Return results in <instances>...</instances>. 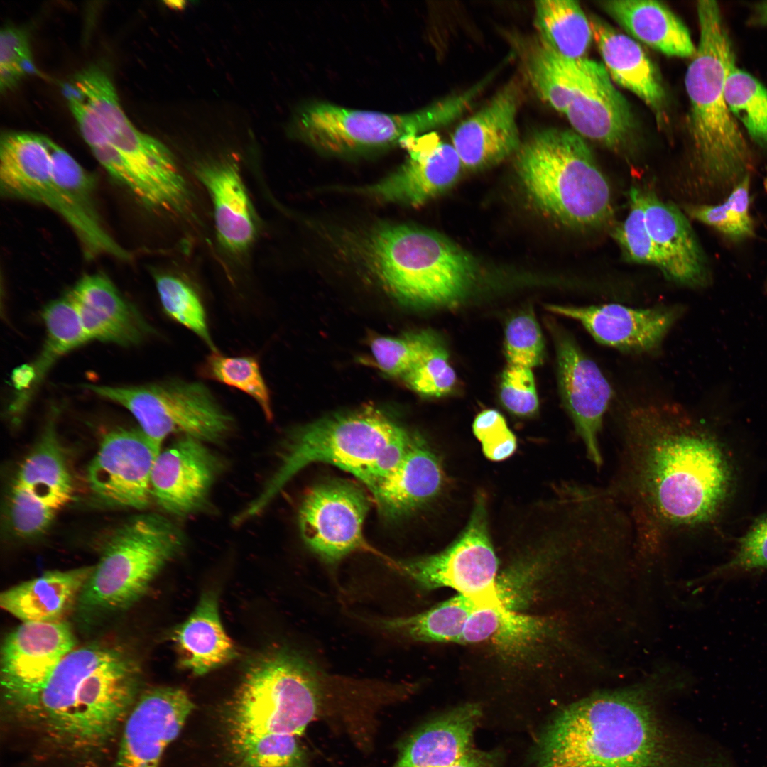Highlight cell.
<instances>
[{
	"instance_id": "1",
	"label": "cell",
	"mask_w": 767,
	"mask_h": 767,
	"mask_svg": "<svg viewBox=\"0 0 767 767\" xmlns=\"http://www.w3.org/2000/svg\"><path fill=\"white\" fill-rule=\"evenodd\" d=\"M619 426L605 487L631 521L634 555L650 560L716 516L731 471L717 440L681 406L637 404Z\"/></svg>"
},
{
	"instance_id": "2",
	"label": "cell",
	"mask_w": 767,
	"mask_h": 767,
	"mask_svg": "<svg viewBox=\"0 0 767 767\" xmlns=\"http://www.w3.org/2000/svg\"><path fill=\"white\" fill-rule=\"evenodd\" d=\"M141 676L136 660L119 646L75 648L40 692L8 715L53 747L95 753L123 728L140 696Z\"/></svg>"
},
{
	"instance_id": "3",
	"label": "cell",
	"mask_w": 767,
	"mask_h": 767,
	"mask_svg": "<svg viewBox=\"0 0 767 767\" xmlns=\"http://www.w3.org/2000/svg\"><path fill=\"white\" fill-rule=\"evenodd\" d=\"M679 758L642 687L594 693L563 707L534 750L538 767H678Z\"/></svg>"
},
{
	"instance_id": "4",
	"label": "cell",
	"mask_w": 767,
	"mask_h": 767,
	"mask_svg": "<svg viewBox=\"0 0 767 767\" xmlns=\"http://www.w3.org/2000/svg\"><path fill=\"white\" fill-rule=\"evenodd\" d=\"M418 435L371 406L297 428L282 443L274 472L241 516L249 521L260 515L295 474L315 462L338 467L366 486L396 466Z\"/></svg>"
},
{
	"instance_id": "5",
	"label": "cell",
	"mask_w": 767,
	"mask_h": 767,
	"mask_svg": "<svg viewBox=\"0 0 767 767\" xmlns=\"http://www.w3.org/2000/svg\"><path fill=\"white\" fill-rule=\"evenodd\" d=\"M344 244L390 295L408 305L456 304L477 280L473 257L447 237L425 228L380 225L350 236Z\"/></svg>"
},
{
	"instance_id": "6",
	"label": "cell",
	"mask_w": 767,
	"mask_h": 767,
	"mask_svg": "<svg viewBox=\"0 0 767 767\" xmlns=\"http://www.w3.org/2000/svg\"><path fill=\"white\" fill-rule=\"evenodd\" d=\"M700 39L685 77L694 161L709 183L734 187L753 168V156L725 98L726 79L736 66L719 6L699 1Z\"/></svg>"
},
{
	"instance_id": "7",
	"label": "cell",
	"mask_w": 767,
	"mask_h": 767,
	"mask_svg": "<svg viewBox=\"0 0 767 767\" xmlns=\"http://www.w3.org/2000/svg\"><path fill=\"white\" fill-rule=\"evenodd\" d=\"M363 681L330 673L296 651L273 650L244 674L231 707L232 736H300L329 699Z\"/></svg>"
},
{
	"instance_id": "8",
	"label": "cell",
	"mask_w": 767,
	"mask_h": 767,
	"mask_svg": "<svg viewBox=\"0 0 767 767\" xmlns=\"http://www.w3.org/2000/svg\"><path fill=\"white\" fill-rule=\"evenodd\" d=\"M518 178L543 212L570 227L592 229L613 215L609 185L584 138L573 130L534 133L516 153Z\"/></svg>"
},
{
	"instance_id": "9",
	"label": "cell",
	"mask_w": 767,
	"mask_h": 767,
	"mask_svg": "<svg viewBox=\"0 0 767 767\" xmlns=\"http://www.w3.org/2000/svg\"><path fill=\"white\" fill-rule=\"evenodd\" d=\"M63 93L82 138L115 181L129 190L136 179L147 183L164 172L170 151L132 124L104 70H82L64 85Z\"/></svg>"
},
{
	"instance_id": "10",
	"label": "cell",
	"mask_w": 767,
	"mask_h": 767,
	"mask_svg": "<svg viewBox=\"0 0 767 767\" xmlns=\"http://www.w3.org/2000/svg\"><path fill=\"white\" fill-rule=\"evenodd\" d=\"M479 89L438 100L409 113H386L344 107L327 102H313L296 114L293 131L303 142L328 155L347 156L379 151L404 139L428 133L459 117Z\"/></svg>"
},
{
	"instance_id": "11",
	"label": "cell",
	"mask_w": 767,
	"mask_h": 767,
	"mask_svg": "<svg viewBox=\"0 0 767 767\" xmlns=\"http://www.w3.org/2000/svg\"><path fill=\"white\" fill-rule=\"evenodd\" d=\"M186 543L183 531L163 516L148 513L131 518L105 544L79 597V608L99 613L130 607Z\"/></svg>"
},
{
	"instance_id": "12",
	"label": "cell",
	"mask_w": 767,
	"mask_h": 767,
	"mask_svg": "<svg viewBox=\"0 0 767 767\" xmlns=\"http://www.w3.org/2000/svg\"><path fill=\"white\" fill-rule=\"evenodd\" d=\"M85 386L126 408L141 430L160 447L173 434L217 444L233 431L232 417L200 382L175 379L134 386Z\"/></svg>"
},
{
	"instance_id": "13",
	"label": "cell",
	"mask_w": 767,
	"mask_h": 767,
	"mask_svg": "<svg viewBox=\"0 0 767 767\" xmlns=\"http://www.w3.org/2000/svg\"><path fill=\"white\" fill-rule=\"evenodd\" d=\"M395 564L425 590L448 587L469 596L496 590L499 560L489 535L484 496L477 497L465 528L447 548Z\"/></svg>"
},
{
	"instance_id": "14",
	"label": "cell",
	"mask_w": 767,
	"mask_h": 767,
	"mask_svg": "<svg viewBox=\"0 0 767 767\" xmlns=\"http://www.w3.org/2000/svg\"><path fill=\"white\" fill-rule=\"evenodd\" d=\"M369 506L364 491L352 483L318 484L305 495L299 509L301 536L322 560L336 563L366 548L363 526Z\"/></svg>"
},
{
	"instance_id": "15",
	"label": "cell",
	"mask_w": 767,
	"mask_h": 767,
	"mask_svg": "<svg viewBox=\"0 0 767 767\" xmlns=\"http://www.w3.org/2000/svg\"><path fill=\"white\" fill-rule=\"evenodd\" d=\"M75 644L65 621L22 622L6 636L1 651V684L7 714L40 692Z\"/></svg>"
},
{
	"instance_id": "16",
	"label": "cell",
	"mask_w": 767,
	"mask_h": 767,
	"mask_svg": "<svg viewBox=\"0 0 767 767\" xmlns=\"http://www.w3.org/2000/svg\"><path fill=\"white\" fill-rule=\"evenodd\" d=\"M561 58L571 85L564 115L575 131L610 149L624 148L633 134L635 121L604 65L588 58Z\"/></svg>"
},
{
	"instance_id": "17",
	"label": "cell",
	"mask_w": 767,
	"mask_h": 767,
	"mask_svg": "<svg viewBox=\"0 0 767 767\" xmlns=\"http://www.w3.org/2000/svg\"><path fill=\"white\" fill-rule=\"evenodd\" d=\"M161 451L141 429L111 431L88 467L91 489L108 504L144 509L152 497L151 474Z\"/></svg>"
},
{
	"instance_id": "18",
	"label": "cell",
	"mask_w": 767,
	"mask_h": 767,
	"mask_svg": "<svg viewBox=\"0 0 767 767\" xmlns=\"http://www.w3.org/2000/svg\"><path fill=\"white\" fill-rule=\"evenodd\" d=\"M557 382L562 403L590 462L600 469L604 464L599 435L612 389L596 363L574 338L555 327Z\"/></svg>"
},
{
	"instance_id": "19",
	"label": "cell",
	"mask_w": 767,
	"mask_h": 767,
	"mask_svg": "<svg viewBox=\"0 0 767 767\" xmlns=\"http://www.w3.org/2000/svg\"><path fill=\"white\" fill-rule=\"evenodd\" d=\"M224 467L222 458L207 443L181 436L156 459L151 480L152 497L169 514H197L207 507Z\"/></svg>"
},
{
	"instance_id": "20",
	"label": "cell",
	"mask_w": 767,
	"mask_h": 767,
	"mask_svg": "<svg viewBox=\"0 0 767 767\" xmlns=\"http://www.w3.org/2000/svg\"><path fill=\"white\" fill-rule=\"evenodd\" d=\"M400 146L408 152L396 171L357 192L386 202L420 205L452 187L463 168L453 145L435 132L408 137Z\"/></svg>"
},
{
	"instance_id": "21",
	"label": "cell",
	"mask_w": 767,
	"mask_h": 767,
	"mask_svg": "<svg viewBox=\"0 0 767 767\" xmlns=\"http://www.w3.org/2000/svg\"><path fill=\"white\" fill-rule=\"evenodd\" d=\"M184 690L151 688L140 695L122 728L115 767H159L194 709Z\"/></svg>"
},
{
	"instance_id": "22",
	"label": "cell",
	"mask_w": 767,
	"mask_h": 767,
	"mask_svg": "<svg viewBox=\"0 0 767 767\" xmlns=\"http://www.w3.org/2000/svg\"><path fill=\"white\" fill-rule=\"evenodd\" d=\"M546 309L578 321L598 343L630 353L658 349L682 316L681 307L633 308L620 304L570 306L550 304Z\"/></svg>"
},
{
	"instance_id": "23",
	"label": "cell",
	"mask_w": 767,
	"mask_h": 767,
	"mask_svg": "<svg viewBox=\"0 0 767 767\" xmlns=\"http://www.w3.org/2000/svg\"><path fill=\"white\" fill-rule=\"evenodd\" d=\"M520 99V86L511 80L456 128L452 144L463 167L482 169L516 153L522 143L517 124Z\"/></svg>"
},
{
	"instance_id": "24",
	"label": "cell",
	"mask_w": 767,
	"mask_h": 767,
	"mask_svg": "<svg viewBox=\"0 0 767 767\" xmlns=\"http://www.w3.org/2000/svg\"><path fill=\"white\" fill-rule=\"evenodd\" d=\"M67 295L89 341L131 346L152 332L140 312L103 273L85 275Z\"/></svg>"
},
{
	"instance_id": "25",
	"label": "cell",
	"mask_w": 767,
	"mask_h": 767,
	"mask_svg": "<svg viewBox=\"0 0 767 767\" xmlns=\"http://www.w3.org/2000/svg\"><path fill=\"white\" fill-rule=\"evenodd\" d=\"M648 231L659 252L666 278L691 288L708 286L712 276L706 256L686 217L652 192H643Z\"/></svg>"
},
{
	"instance_id": "26",
	"label": "cell",
	"mask_w": 767,
	"mask_h": 767,
	"mask_svg": "<svg viewBox=\"0 0 767 767\" xmlns=\"http://www.w3.org/2000/svg\"><path fill=\"white\" fill-rule=\"evenodd\" d=\"M53 179L65 206L63 219L80 239L85 256L104 254L129 260L130 254L103 227L97 212L94 193L96 181L68 152L47 138Z\"/></svg>"
},
{
	"instance_id": "27",
	"label": "cell",
	"mask_w": 767,
	"mask_h": 767,
	"mask_svg": "<svg viewBox=\"0 0 767 767\" xmlns=\"http://www.w3.org/2000/svg\"><path fill=\"white\" fill-rule=\"evenodd\" d=\"M48 137L11 131L0 141V188L6 197L43 205L60 216L64 205L53 179Z\"/></svg>"
},
{
	"instance_id": "28",
	"label": "cell",
	"mask_w": 767,
	"mask_h": 767,
	"mask_svg": "<svg viewBox=\"0 0 767 767\" xmlns=\"http://www.w3.org/2000/svg\"><path fill=\"white\" fill-rule=\"evenodd\" d=\"M442 483L440 462L418 435L396 465L366 486L381 515L395 519L434 499Z\"/></svg>"
},
{
	"instance_id": "29",
	"label": "cell",
	"mask_w": 767,
	"mask_h": 767,
	"mask_svg": "<svg viewBox=\"0 0 767 767\" xmlns=\"http://www.w3.org/2000/svg\"><path fill=\"white\" fill-rule=\"evenodd\" d=\"M593 40L610 77L639 97L663 120L665 94L658 70L640 45L596 15L589 17Z\"/></svg>"
},
{
	"instance_id": "30",
	"label": "cell",
	"mask_w": 767,
	"mask_h": 767,
	"mask_svg": "<svg viewBox=\"0 0 767 767\" xmlns=\"http://www.w3.org/2000/svg\"><path fill=\"white\" fill-rule=\"evenodd\" d=\"M196 175L210 195L221 244L231 253L244 252L255 239L256 219L238 166L227 161L206 163Z\"/></svg>"
},
{
	"instance_id": "31",
	"label": "cell",
	"mask_w": 767,
	"mask_h": 767,
	"mask_svg": "<svg viewBox=\"0 0 767 767\" xmlns=\"http://www.w3.org/2000/svg\"><path fill=\"white\" fill-rule=\"evenodd\" d=\"M93 567L46 572L2 592L0 605L22 622L63 621L77 603Z\"/></svg>"
},
{
	"instance_id": "32",
	"label": "cell",
	"mask_w": 767,
	"mask_h": 767,
	"mask_svg": "<svg viewBox=\"0 0 767 767\" xmlns=\"http://www.w3.org/2000/svg\"><path fill=\"white\" fill-rule=\"evenodd\" d=\"M481 709L457 707L427 723L403 745L394 767H447L472 749Z\"/></svg>"
},
{
	"instance_id": "33",
	"label": "cell",
	"mask_w": 767,
	"mask_h": 767,
	"mask_svg": "<svg viewBox=\"0 0 767 767\" xmlns=\"http://www.w3.org/2000/svg\"><path fill=\"white\" fill-rule=\"evenodd\" d=\"M179 665L196 675L218 668L237 656L221 622L215 593H203L198 604L170 635Z\"/></svg>"
},
{
	"instance_id": "34",
	"label": "cell",
	"mask_w": 767,
	"mask_h": 767,
	"mask_svg": "<svg viewBox=\"0 0 767 767\" xmlns=\"http://www.w3.org/2000/svg\"><path fill=\"white\" fill-rule=\"evenodd\" d=\"M598 6L633 38L668 56L693 57L690 33L675 13L651 0H605Z\"/></svg>"
},
{
	"instance_id": "35",
	"label": "cell",
	"mask_w": 767,
	"mask_h": 767,
	"mask_svg": "<svg viewBox=\"0 0 767 767\" xmlns=\"http://www.w3.org/2000/svg\"><path fill=\"white\" fill-rule=\"evenodd\" d=\"M53 420L24 459L13 485L57 513L72 501L73 485Z\"/></svg>"
},
{
	"instance_id": "36",
	"label": "cell",
	"mask_w": 767,
	"mask_h": 767,
	"mask_svg": "<svg viewBox=\"0 0 767 767\" xmlns=\"http://www.w3.org/2000/svg\"><path fill=\"white\" fill-rule=\"evenodd\" d=\"M42 317L46 328L45 339L34 361L24 364L32 379V386L26 393L12 401L9 410L13 415H19L23 412L45 376L58 359L89 342L77 310L67 294L49 303L44 308Z\"/></svg>"
},
{
	"instance_id": "37",
	"label": "cell",
	"mask_w": 767,
	"mask_h": 767,
	"mask_svg": "<svg viewBox=\"0 0 767 767\" xmlns=\"http://www.w3.org/2000/svg\"><path fill=\"white\" fill-rule=\"evenodd\" d=\"M493 598L491 593L476 596L458 594L423 612L407 617L379 619L376 623L391 634L415 641L460 643L471 614Z\"/></svg>"
},
{
	"instance_id": "38",
	"label": "cell",
	"mask_w": 767,
	"mask_h": 767,
	"mask_svg": "<svg viewBox=\"0 0 767 767\" xmlns=\"http://www.w3.org/2000/svg\"><path fill=\"white\" fill-rule=\"evenodd\" d=\"M508 599L476 609L468 619L460 643H488L504 650H522L545 631L543 621L515 611Z\"/></svg>"
},
{
	"instance_id": "39",
	"label": "cell",
	"mask_w": 767,
	"mask_h": 767,
	"mask_svg": "<svg viewBox=\"0 0 767 767\" xmlns=\"http://www.w3.org/2000/svg\"><path fill=\"white\" fill-rule=\"evenodd\" d=\"M538 39L568 59L587 58L593 40L589 17L573 0H539L534 3Z\"/></svg>"
},
{
	"instance_id": "40",
	"label": "cell",
	"mask_w": 767,
	"mask_h": 767,
	"mask_svg": "<svg viewBox=\"0 0 767 767\" xmlns=\"http://www.w3.org/2000/svg\"><path fill=\"white\" fill-rule=\"evenodd\" d=\"M724 94L736 119L757 143L767 147V88L734 66L726 79Z\"/></svg>"
},
{
	"instance_id": "41",
	"label": "cell",
	"mask_w": 767,
	"mask_h": 767,
	"mask_svg": "<svg viewBox=\"0 0 767 767\" xmlns=\"http://www.w3.org/2000/svg\"><path fill=\"white\" fill-rule=\"evenodd\" d=\"M200 373L205 378L247 394L257 403L266 418L272 420L273 415L270 391L256 357H227L218 351L212 352L202 365Z\"/></svg>"
},
{
	"instance_id": "42",
	"label": "cell",
	"mask_w": 767,
	"mask_h": 767,
	"mask_svg": "<svg viewBox=\"0 0 767 767\" xmlns=\"http://www.w3.org/2000/svg\"><path fill=\"white\" fill-rule=\"evenodd\" d=\"M750 175H746L722 203L690 205L685 208L692 219L703 223L734 241H742L755 235L754 221L749 214Z\"/></svg>"
},
{
	"instance_id": "43",
	"label": "cell",
	"mask_w": 767,
	"mask_h": 767,
	"mask_svg": "<svg viewBox=\"0 0 767 767\" xmlns=\"http://www.w3.org/2000/svg\"><path fill=\"white\" fill-rule=\"evenodd\" d=\"M156 289L165 312L196 334L212 352H217L200 296L184 278L171 273L154 276Z\"/></svg>"
},
{
	"instance_id": "44",
	"label": "cell",
	"mask_w": 767,
	"mask_h": 767,
	"mask_svg": "<svg viewBox=\"0 0 767 767\" xmlns=\"http://www.w3.org/2000/svg\"><path fill=\"white\" fill-rule=\"evenodd\" d=\"M524 62L528 80L538 96L565 114L570 101L571 85L561 57L538 39L529 46Z\"/></svg>"
},
{
	"instance_id": "45",
	"label": "cell",
	"mask_w": 767,
	"mask_h": 767,
	"mask_svg": "<svg viewBox=\"0 0 767 767\" xmlns=\"http://www.w3.org/2000/svg\"><path fill=\"white\" fill-rule=\"evenodd\" d=\"M241 767H308L296 736L285 734L232 736Z\"/></svg>"
},
{
	"instance_id": "46",
	"label": "cell",
	"mask_w": 767,
	"mask_h": 767,
	"mask_svg": "<svg viewBox=\"0 0 767 767\" xmlns=\"http://www.w3.org/2000/svg\"><path fill=\"white\" fill-rule=\"evenodd\" d=\"M435 337L428 331L375 337L370 344L374 363L386 374L402 378L418 363Z\"/></svg>"
},
{
	"instance_id": "47",
	"label": "cell",
	"mask_w": 767,
	"mask_h": 767,
	"mask_svg": "<svg viewBox=\"0 0 767 767\" xmlns=\"http://www.w3.org/2000/svg\"><path fill=\"white\" fill-rule=\"evenodd\" d=\"M629 199L628 215L614 230V238L629 261L653 265L661 271L662 259L646 223L643 192L631 188Z\"/></svg>"
},
{
	"instance_id": "48",
	"label": "cell",
	"mask_w": 767,
	"mask_h": 767,
	"mask_svg": "<svg viewBox=\"0 0 767 767\" xmlns=\"http://www.w3.org/2000/svg\"><path fill=\"white\" fill-rule=\"evenodd\" d=\"M402 379L412 390L439 397L453 390L457 376L442 343L435 338L418 363Z\"/></svg>"
},
{
	"instance_id": "49",
	"label": "cell",
	"mask_w": 767,
	"mask_h": 767,
	"mask_svg": "<svg viewBox=\"0 0 767 767\" xmlns=\"http://www.w3.org/2000/svg\"><path fill=\"white\" fill-rule=\"evenodd\" d=\"M504 337L508 365L532 369L542 363L545 342L533 312L525 311L513 317L506 325Z\"/></svg>"
},
{
	"instance_id": "50",
	"label": "cell",
	"mask_w": 767,
	"mask_h": 767,
	"mask_svg": "<svg viewBox=\"0 0 767 767\" xmlns=\"http://www.w3.org/2000/svg\"><path fill=\"white\" fill-rule=\"evenodd\" d=\"M35 67L27 33L22 28L6 26L0 33V89L7 92Z\"/></svg>"
},
{
	"instance_id": "51",
	"label": "cell",
	"mask_w": 767,
	"mask_h": 767,
	"mask_svg": "<svg viewBox=\"0 0 767 767\" xmlns=\"http://www.w3.org/2000/svg\"><path fill=\"white\" fill-rule=\"evenodd\" d=\"M767 569V513L758 518L740 539L733 557L709 577Z\"/></svg>"
},
{
	"instance_id": "52",
	"label": "cell",
	"mask_w": 767,
	"mask_h": 767,
	"mask_svg": "<svg viewBox=\"0 0 767 767\" xmlns=\"http://www.w3.org/2000/svg\"><path fill=\"white\" fill-rule=\"evenodd\" d=\"M499 396L510 413L521 417L535 414L539 401L532 369L508 365L501 376Z\"/></svg>"
},
{
	"instance_id": "53",
	"label": "cell",
	"mask_w": 767,
	"mask_h": 767,
	"mask_svg": "<svg viewBox=\"0 0 767 767\" xmlns=\"http://www.w3.org/2000/svg\"><path fill=\"white\" fill-rule=\"evenodd\" d=\"M475 437L481 442L484 455L490 460L502 461L517 448L516 437L508 428L504 416L487 409L479 413L472 424Z\"/></svg>"
},
{
	"instance_id": "54",
	"label": "cell",
	"mask_w": 767,
	"mask_h": 767,
	"mask_svg": "<svg viewBox=\"0 0 767 767\" xmlns=\"http://www.w3.org/2000/svg\"><path fill=\"white\" fill-rule=\"evenodd\" d=\"M9 511L13 531L23 538L43 533L57 513L14 485L11 488Z\"/></svg>"
},
{
	"instance_id": "55",
	"label": "cell",
	"mask_w": 767,
	"mask_h": 767,
	"mask_svg": "<svg viewBox=\"0 0 767 767\" xmlns=\"http://www.w3.org/2000/svg\"><path fill=\"white\" fill-rule=\"evenodd\" d=\"M499 753L471 749L460 759L447 767H498Z\"/></svg>"
},
{
	"instance_id": "56",
	"label": "cell",
	"mask_w": 767,
	"mask_h": 767,
	"mask_svg": "<svg viewBox=\"0 0 767 767\" xmlns=\"http://www.w3.org/2000/svg\"><path fill=\"white\" fill-rule=\"evenodd\" d=\"M756 18L758 23L767 25V1L761 3L756 6Z\"/></svg>"
},
{
	"instance_id": "57",
	"label": "cell",
	"mask_w": 767,
	"mask_h": 767,
	"mask_svg": "<svg viewBox=\"0 0 767 767\" xmlns=\"http://www.w3.org/2000/svg\"><path fill=\"white\" fill-rule=\"evenodd\" d=\"M763 185H764V188H765L766 191L767 192V177L765 178V179L763 180Z\"/></svg>"
}]
</instances>
